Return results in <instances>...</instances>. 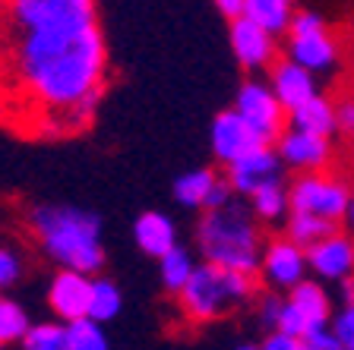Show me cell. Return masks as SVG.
Wrapping results in <instances>:
<instances>
[{"instance_id":"cell-1","label":"cell","mask_w":354,"mask_h":350,"mask_svg":"<svg viewBox=\"0 0 354 350\" xmlns=\"http://www.w3.org/2000/svg\"><path fill=\"white\" fill-rule=\"evenodd\" d=\"M104 88L95 0H0V126L26 139L80 136Z\"/></svg>"},{"instance_id":"cell-2","label":"cell","mask_w":354,"mask_h":350,"mask_svg":"<svg viewBox=\"0 0 354 350\" xmlns=\"http://www.w3.org/2000/svg\"><path fill=\"white\" fill-rule=\"evenodd\" d=\"M41 249L66 271L98 275L104 269L102 221L73 205H38L29 218Z\"/></svg>"},{"instance_id":"cell-3","label":"cell","mask_w":354,"mask_h":350,"mask_svg":"<svg viewBox=\"0 0 354 350\" xmlns=\"http://www.w3.org/2000/svg\"><path fill=\"white\" fill-rule=\"evenodd\" d=\"M196 246L206 262L253 278L259 275L266 240L250 205L241 202V199H231L228 205L203 215L196 227Z\"/></svg>"},{"instance_id":"cell-4","label":"cell","mask_w":354,"mask_h":350,"mask_svg":"<svg viewBox=\"0 0 354 350\" xmlns=\"http://www.w3.org/2000/svg\"><path fill=\"white\" fill-rule=\"evenodd\" d=\"M253 293H257V281L250 275L203 262L196 265L193 278L187 281L184 291L177 293V300H180V309H184L187 319L196 322V325H209V322H218L225 315L237 313L243 303H250Z\"/></svg>"},{"instance_id":"cell-5","label":"cell","mask_w":354,"mask_h":350,"mask_svg":"<svg viewBox=\"0 0 354 350\" xmlns=\"http://www.w3.org/2000/svg\"><path fill=\"white\" fill-rule=\"evenodd\" d=\"M351 183L345 177L319 171V174H297L288 183V199H291V212L313 215L329 224H342L351 205Z\"/></svg>"},{"instance_id":"cell-6","label":"cell","mask_w":354,"mask_h":350,"mask_svg":"<svg viewBox=\"0 0 354 350\" xmlns=\"http://www.w3.org/2000/svg\"><path fill=\"white\" fill-rule=\"evenodd\" d=\"M288 60H295L297 66L310 70V73H329L339 66L342 44L339 38L329 32V22L313 10H297L295 22L288 26Z\"/></svg>"},{"instance_id":"cell-7","label":"cell","mask_w":354,"mask_h":350,"mask_svg":"<svg viewBox=\"0 0 354 350\" xmlns=\"http://www.w3.org/2000/svg\"><path fill=\"white\" fill-rule=\"evenodd\" d=\"M234 110L269 146L288 130V110L281 108L275 92L269 88V82H263V79H253L250 76L247 82H241V88H237V95H234Z\"/></svg>"},{"instance_id":"cell-8","label":"cell","mask_w":354,"mask_h":350,"mask_svg":"<svg viewBox=\"0 0 354 350\" xmlns=\"http://www.w3.org/2000/svg\"><path fill=\"white\" fill-rule=\"evenodd\" d=\"M259 278H263L275 293L279 291H285V293L295 291L301 281L310 278L307 249H301L297 243H291L285 233H281V237H272V240H266L263 259H259Z\"/></svg>"},{"instance_id":"cell-9","label":"cell","mask_w":354,"mask_h":350,"mask_svg":"<svg viewBox=\"0 0 354 350\" xmlns=\"http://www.w3.org/2000/svg\"><path fill=\"white\" fill-rule=\"evenodd\" d=\"M209 142H212L215 161H221L225 168H231L234 161H241V158H247V155H253V152L269 146L234 108L215 114L212 130H209Z\"/></svg>"},{"instance_id":"cell-10","label":"cell","mask_w":354,"mask_h":350,"mask_svg":"<svg viewBox=\"0 0 354 350\" xmlns=\"http://www.w3.org/2000/svg\"><path fill=\"white\" fill-rule=\"evenodd\" d=\"M228 41H231V54L234 60L247 70V73H269L279 64V38L272 32H266L263 26L250 22L247 16L231 22L228 29Z\"/></svg>"},{"instance_id":"cell-11","label":"cell","mask_w":354,"mask_h":350,"mask_svg":"<svg viewBox=\"0 0 354 350\" xmlns=\"http://www.w3.org/2000/svg\"><path fill=\"white\" fill-rule=\"evenodd\" d=\"M272 148L285 171H295V174H319V171H329L332 164V139L313 136L295 126H288L272 142Z\"/></svg>"},{"instance_id":"cell-12","label":"cell","mask_w":354,"mask_h":350,"mask_svg":"<svg viewBox=\"0 0 354 350\" xmlns=\"http://www.w3.org/2000/svg\"><path fill=\"white\" fill-rule=\"evenodd\" d=\"M307 269L310 278H317L323 284H342L354 278V233L339 227L326 240L313 243L307 249Z\"/></svg>"},{"instance_id":"cell-13","label":"cell","mask_w":354,"mask_h":350,"mask_svg":"<svg viewBox=\"0 0 354 350\" xmlns=\"http://www.w3.org/2000/svg\"><path fill=\"white\" fill-rule=\"evenodd\" d=\"M225 177H228L234 196L250 199L253 193H259L263 186H269V183H285L281 180V177H285V164L279 161L272 146H266V148H259V152L247 155V158L234 161Z\"/></svg>"},{"instance_id":"cell-14","label":"cell","mask_w":354,"mask_h":350,"mask_svg":"<svg viewBox=\"0 0 354 350\" xmlns=\"http://www.w3.org/2000/svg\"><path fill=\"white\" fill-rule=\"evenodd\" d=\"M48 303H51L54 315L70 322L88 319V303H92V278L80 275V271L60 269L54 275L51 287H48Z\"/></svg>"},{"instance_id":"cell-15","label":"cell","mask_w":354,"mask_h":350,"mask_svg":"<svg viewBox=\"0 0 354 350\" xmlns=\"http://www.w3.org/2000/svg\"><path fill=\"white\" fill-rule=\"evenodd\" d=\"M269 88L275 92V98H279V104L291 114V110L304 108V104L310 101V98L319 95V86H317V76L310 73V70H304V66H297L295 60H279V64L269 70Z\"/></svg>"},{"instance_id":"cell-16","label":"cell","mask_w":354,"mask_h":350,"mask_svg":"<svg viewBox=\"0 0 354 350\" xmlns=\"http://www.w3.org/2000/svg\"><path fill=\"white\" fill-rule=\"evenodd\" d=\"M285 300H288V307L301 315V322L307 325V331L310 329H326V325L332 322V315H335V300H332V293L326 291V284L317 281V278L301 281L295 291H288Z\"/></svg>"},{"instance_id":"cell-17","label":"cell","mask_w":354,"mask_h":350,"mask_svg":"<svg viewBox=\"0 0 354 350\" xmlns=\"http://www.w3.org/2000/svg\"><path fill=\"white\" fill-rule=\"evenodd\" d=\"M133 237H136V246L146 255H152V259H162L174 246H180L174 221L165 212H142L136 218V224H133Z\"/></svg>"},{"instance_id":"cell-18","label":"cell","mask_w":354,"mask_h":350,"mask_svg":"<svg viewBox=\"0 0 354 350\" xmlns=\"http://www.w3.org/2000/svg\"><path fill=\"white\" fill-rule=\"evenodd\" d=\"M288 126L313 133V136H323V139H332V133H339V126H335V101L326 95L310 98L304 108L288 114Z\"/></svg>"},{"instance_id":"cell-19","label":"cell","mask_w":354,"mask_h":350,"mask_svg":"<svg viewBox=\"0 0 354 350\" xmlns=\"http://www.w3.org/2000/svg\"><path fill=\"white\" fill-rule=\"evenodd\" d=\"M243 16L279 38V35H288V26L295 22L297 0H247Z\"/></svg>"},{"instance_id":"cell-20","label":"cell","mask_w":354,"mask_h":350,"mask_svg":"<svg viewBox=\"0 0 354 350\" xmlns=\"http://www.w3.org/2000/svg\"><path fill=\"white\" fill-rule=\"evenodd\" d=\"M221 174H215L212 168H193L187 174H180L174 180V196L184 208H203L206 212V202L212 196L215 183H218Z\"/></svg>"},{"instance_id":"cell-21","label":"cell","mask_w":354,"mask_h":350,"mask_svg":"<svg viewBox=\"0 0 354 350\" xmlns=\"http://www.w3.org/2000/svg\"><path fill=\"white\" fill-rule=\"evenodd\" d=\"M250 212L257 215V221L263 224H285L288 215H291V199H288V186L285 183H269L259 193H253L247 199Z\"/></svg>"},{"instance_id":"cell-22","label":"cell","mask_w":354,"mask_h":350,"mask_svg":"<svg viewBox=\"0 0 354 350\" xmlns=\"http://www.w3.org/2000/svg\"><path fill=\"white\" fill-rule=\"evenodd\" d=\"M158 271H162V287L177 297V293L187 287V281L193 278V271H196V262H193L190 249L174 246L168 255H162V259H158Z\"/></svg>"},{"instance_id":"cell-23","label":"cell","mask_w":354,"mask_h":350,"mask_svg":"<svg viewBox=\"0 0 354 350\" xmlns=\"http://www.w3.org/2000/svg\"><path fill=\"white\" fill-rule=\"evenodd\" d=\"M332 231H339V224H329V221H323V218L301 215V212H291L285 221V237L291 243H297L301 249H310L313 243L326 240Z\"/></svg>"},{"instance_id":"cell-24","label":"cell","mask_w":354,"mask_h":350,"mask_svg":"<svg viewBox=\"0 0 354 350\" xmlns=\"http://www.w3.org/2000/svg\"><path fill=\"white\" fill-rule=\"evenodd\" d=\"M124 307V297H120V287L108 278H95L92 281V303H88V319L92 322H111Z\"/></svg>"},{"instance_id":"cell-25","label":"cell","mask_w":354,"mask_h":350,"mask_svg":"<svg viewBox=\"0 0 354 350\" xmlns=\"http://www.w3.org/2000/svg\"><path fill=\"white\" fill-rule=\"evenodd\" d=\"M32 329L29 315L19 303L13 300H0V350L7 347V344H16L26 338V331Z\"/></svg>"},{"instance_id":"cell-26","label":"cell","mask_w":354,"mask_h":350,"mask_svg":"<svg viewBox=\"0 0 354 350\" xmlns=\"http://www.w3.org/2000/svg\"><path fill=\"white\" fill-rule=\"evenodd\" d=\"M22 350H70L66 344V325L57 322H38L26 331L22 338Z\"/></svg>"},{"instance_id":"cell-27","label":"cell","mask_w":354,"mask_h":350,"mask_svg":"<svg viewBox=\"0 0 354 350\" xmlns=\"http://www.w3.org/2000/svg\"><path fill=\"white\" fill-rule=\"evenodd\" d=\"M66 344L70 350H108V338H104L102 325L92 319H80L66 325Z\"/></svg>"},{"instance_id":"cell-28","label":"cell","mask_w":354,"mask_h":350,"mask_svg":"<svg viewBox=\"0 0 354 350\" xmlns=\"http://www.w3.org/2000/svg\"><path fill=\"white\" fill-rule=\"evenodd\" d=\"M329 329L339 335V341L345 344V350H354V303L335 309V315H332V322H329Z\"/></svg>"},{"instance_id":"cell-29","label":"cell","mask_w":354,"mask_h":350,"mask_svg":"<svg viewBox=\"0 0 354 350\" xmlns=\"http://www.w3.org/2000/svg\"><path fill=\"white\" fill-rule=\"evenodd\" d=\"M304 350H345V344L339 341V335L326 325V329H310L307 335L301 338Z\"/></svg>"},{"instance_id":"cell-30","label":"cell","mask_w":354,"mask_h":350,"mask_svg":"<svg viewBox=\"0 0 354 350\" xmlns=\"http://www.w3.org/2000/svg\"><path fill=\"white\" fill-rule=\"evenodd\" d=\"M281 303H285V297H279V293H263V297L257 300V319L259 325H266L269 331H275V322H279V313H281Z\"/></svg>"},{"instance_id":"cell-31","label":"cell","mask_w":354,"mask_h":350,"mask_svg":"<svg viewBox=\"0 0 354 350\" xmlns=\"http://www.w3.org/2000/svg\"><path fill=\"white\" fill-rule=\"evenodd\" d=\"M22 275V262H19V255L13 253V249L7 246H0V287H10L16 284Z\"/></svg>"},{"instance_id":"cell-32","label":"cell","mask_w":354,"mask_h":350,"mask_svg":"<svg viewBox=\"0 0 354 350\" xmlns=\"http://www.w3.org/2000/svg\"><path fill=\"white\" fill-rule=\"evenodd\" d=\"M335 126L345 136H354V95H345L335 101Z\"/></svg>"},{"instance_id":"cell-33","label":"cell","mask_w":354,"mask_h":350,"mask_svg":"<svg viewBox=\"0 0 354 350\" xmlns=\"http://www.w3.org/2000/svg\"><path fill=\"white\" fill-rule=\"evenodd\" d=\"M259 350H304L301 347V338L295 335H285V331H269L259 344Z\"/></svg>"},{"instance_id":"cell-34","label":"cell","mask_w":354,"mask_h":350,"mask_svg":"<svg viewBox=\"0 0 354 350\" xmlns=\"http://www.w3.org/2000/svg\"><path fill=\"white\" fill-rule=\"evenodd\" d=\"M231 199H234V190H231L228 177L221 174V177H218V183H215L212 196H209V202H206V212H212V208H221V205H228Z\"/></svg>"},{"instance_id":"cell-35","label":"cell","mask_w":354,"mask_h":350,"mask_svg":"<svg viewBox=\"0 0 354 350\" xmlns=\"http://www.w3.org/2000/svg\"><path fill=\"white\" fill-rule=\"evenodd\" d=\"M212 3H215V10H218V13L225 16L228 22L241 19L243 10H247V0H212Z\"/></svg>"},{"instance_id":"cell-36","label":"cell","mask_w":354,"mask_h":350,"mask_svg":"<svg viewBox=\"0 0 354 350\" xmlns=\"http://www.w3.org/2000/svg\"><path fill=\"white\" fill-rule=\"evenodd\" d=\"M335 297L342 300V307H348V303H354V278H348V281H342V284H335Z\"/></svg>"},{"instance_id":"cell-37","label":"cell","mask_w":354,"mask_h":350,"mask_svg":"<svg viewBox=\"0 0 354 350\" xmlns=\"http://www.w3.org/2000/svg\"><path fill=\"white\" fill-rule=\"evenodd\" d=\"M345 227H348V233H354V196H351V205H348V215H345Z\"/></svg>"},{"instance_id":"cell-38","label":"cell","mask_w":354,"mask_h":350,"mask_svg":"<svg viewBox=\"0 0 354 350\" xmlns=\"http://www.w3.org/2000/svg\"><path fill=\"white\" fill-rule=\"evenodd\" d=\"M234 350H259V344L253 347V344H241V347H234Z\"/></svg>"},{"instance_id":"cell-39","label":"cell","mask_w":354,"mask_h":350,"mask_svg":"<svg viewBox=\"0 0 354 350\" xmlns=\"http://www.w3.org/2000/svg\"><path fill=\"white\" fill-rule=\"evenodd\" d=\"M351 139H354V136H351Z\"/></svg>"}]
</instances>
